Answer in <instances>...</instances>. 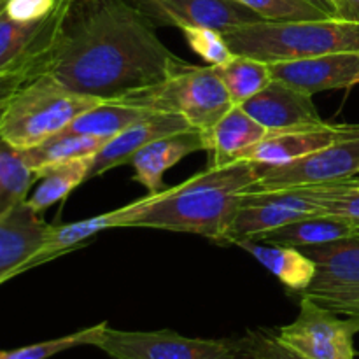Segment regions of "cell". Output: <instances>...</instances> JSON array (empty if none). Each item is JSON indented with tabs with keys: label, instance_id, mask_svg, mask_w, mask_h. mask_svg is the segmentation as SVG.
Returning a JSON list of instances; mask_svg holds the SVG:
<instances>
[{
	"label": "cell",
	"instance_id": "1",
	"mask_svg": "<svg viewBox=\"0 0 359 359\" xmlns=\"http://www.w3.org/2000/svg\"><path fill=\"white\" fill-rule=\"evenodd\" d=\"M189 65L161 42L140 6L128 0H70L42 72L76 93L118 102Z\"/></svg>",
	"mask_w": 359,
	"mask_h": 359
},
{
	"label": "cell",
	"instance_id": "2",
	"mask_svg": "<svg viewBox=\"0 0 359 359\" xmlns=\"http://www.w3.org/2000/svg\"><path fill=\"white\" fill-rule=\"evenodd\" d=\"M259 174L262 167L248 160L209 167L175 188L116 209L114 228H153L223 242Z\"/></svg>",
	"mask_w": 359,
	"mask_h": 359
},
{
	"label": "cell",
	"instance_id": "3",
	"mask_svg": "<svg viewBox=\"0 0 359 359\" xmlns=\"http://www.w3.org/2000/svg\"><path fill=\"white\" fill-rule=\"evenodd\" d=\"M235 55L265 63L294 62L340 51H359V23L323 18L305 21H259L223 32Z\"/></svg>",
	"mask_w": 359,
	"mask_h": 359
},
{
	"label": "cell",
	"instance_id": "4",
	"mask_svg": "<svg viewBox=\"0 0 359 359\" xmlns=\"http://www.w3.org/2000/svg\"><path fill=\"white\" fill-rule=\"evenodd\" d=\"M102 100L76 93L41 72L16 91L0 114V140L23 151L63 132L74 119Z\"/></svg>",
	"mask_w": 359,
	"mask_h": 359
},
{
	"label": "cell",
	"instance_id": "5",
	"mask_svg": "<svg viewBox=\"0 0 359 359\" xmlns=\"http://www.w3.org/2000/svg\"><path fill=\"white\" fill-rule=\"evenodd\" d=\"M118 102L149 112L179 114L203 135L235 105L214 67L193 63L182 72L154 86L133 91Z\"/></svg>",
	"mask_w": 359,
	"mask_h": 359
},
{
	"label": "cell",
	"instance_id": "6",
	"mask_svg": "<svg viewBox=\"0 0 359 359\" xmlns=\"http://www.w3.org/2000/svg\"><path fill=\"white\" fill-rule=\"evenodd\" d=\"M302 251L314 262L312 283L300 297L340 316L359 318V237H346Z\"/></svg>",
	"mask_w": 359,
	"mask_h": 359
},
{
	"label": "cell",
	"instance_id": "7",
	"mask_svg": "<svg viewBox=\"0 0 359 359\" xmlns=\"http://www.w3.org/2000/svg\"><path fill=\"white\" fill-rule=\"evenodd\" d=\"M95 347L111 359H248L238 342L188 339L170 330L123 332L105 326Z\"/></svg>",
	"mask_w": 359,
	"mask_h": 359
},
{
	"label": "cell",
	"instance_id": "8",
	"mask_svg": "<svg viewBox=\"0 0 359 359\" xmlns=\"http://www.w3.org/2000/svg\"><path fill=\"white\" fill-rule=\"evenodd\" d=\"M339 316L302 297L297 319L279 328L276 337L304 359H356L354 337L359 333V318Z\"/></svg>",
	"mask_w": 359,
	"mask_h": 359
},
{
	"label": "cell",
	"instance_id": "9",
	"mask_svg": "<svg viewBox=\"0 0 359 359\" xmlns=\"http://www.w3.org/2000/svg\"><path fill=\"white\" fill-rule=\"evenodd\" d=\"M356 175H359V137L340 140L290 163L262 167L259 179L249 193L323 184V182L344 181Z\"/></svg>",
	"mask_w": 359,
	"mask_h": 359
},
{
	"label": "cell",
	"instance_id": "10",
	"mask_svg": "<svg viewBox=\"0 0 359 359\" xmlns=\"http://www.w3.org/2000/svg\"><path fill=\"white\" fill-rule=\"evenodd\" d=\"M153 21L170 27H207L221 34L263 21L237 0H142L139 4Z\"/></svg>",
	"mask_w": 359,
	"mask_h": 359
},
{
	"label": "cell",
	"instance_id": "11",
	"mask_svg": "<svg viewBox=\"0 0 359 359\" xmlns=\"http://www.w3.org/2000/svg\"><path fill=\"white\" fill-rule=\"evenodd\" d=\"M359 137V123H321L305 128L270 132L258 146L252 147L244 160L262 167L290 163L321 151L340 140Z\"/></svg>",
	"mask_w": 359,
	"mask_h": 359
},
{
	"label": "cell",
	"instance_id": "12",
	"mask_svg": "<svg viewBox=\"0 0 359 359\" xmlns=\"http://www.w3.org/2000/svg\"><path fill=\"white\" fill-rule=\"evenodd\" d=\"M241 107L269 132H286L325 123L311 93L277 79L270 81Z\"/></svg>",
	"mask_w": 359,
	"mask_h": 359
},
{
	"label": "cell",
	"instance_id": "13",
	"mask_svg": "<svg viewBox=\"0 0 359 359\" xmlns=\"http://www.w3.org/2000/svg\"><path fill=\"white\" fill-rule=\"evenodd\" d=\"M272 77L314 95L359 84V51H340L316 58L270 63Z\"/></svg>",
	"mask_w": 359,
	"mask_h": 359
},
{
	"label": "cell",
	"instance_id": "14",
	"mask_svg": "<svg viewBox=\"0 0 359 359\" xmlns=\"http://www.w3.org/2000/svg\"><path fill=\"white\" fill-rule=\"evenodd\" d=\"M65 4L41 21H16L0 9V70L34 69L42 72V62L55 39Z\"/></svg>",
	"mask_w": 359,
	"mask_h": 359
},
{
	"label": "cell",
	"instance_id": "15",
	"mask_svg": "<svg viewBox=\"0 0 359 359\" xmlns=\"http://www.w3.org/2000/svg\"><path fill=\"white\" fill-rule=\"evenodd\" d=\"M188 130L193 128L182 116L170 114V112H151L149 116L130 125L104 144V147L91 158L88 179L98 177L119 165L128 163L133 154L161 137L188 132Z\"/></svg>",
	"mask_w": 359,
	"mask_h": 359
},
{
	"label": "cell",
	"instance_id": "16",
	"mask_svg": "<svg viewBox=\"0 0 359 359\" xmlns=\"http://www.w3.org/2000/svg\"><path fill=\"white\" fill-rule=\"evenodd\" d=\"M49 226L27 202L0 217V284L28 270Z\"/></svg>",
	"mask_w": 359,
	"mask_h": 359
},
{
	"label": "cell",
	"instance_id": "17",
	"mask_svg": "<svg viewBox=\"0 0 359 359\" xmlns=\"http://www.w3.org/2000/svg\"><path fill=\"white\" fill-rule=\"evenodd\" d=\"M198 151H207L205 137L198 130H188L147 144L133 154L128 165L133 168V179L153 195L163 191V175L168 168Z\"/></svg>",
	"mask_w": 359,
	"mask_h": 359
},
{
	"label": "cell",
	"instance_id": "18",
	"mask_svg": "<svg viewBox=\"0 0 359 359\" xmlns=\"http://www.w3.org/2000/svg\"><path fill=\"white\" fill-rule=\"evenodd\" d=\"M269 133V130L251 118L241 105H233L216 126L203 135L207 151L210 153L209 167H226L244 160L245 154Z\"/></svg>",
	"mask_w": 359,
	"mask_h": 359
},
{
	"label": "cell",
	"instance_id": "19",
	"mask_svg": "<svg viewBox=\"0 0 359 359\" xmlns=\"http://www.w3.org/2000/svg\"><path fill=\"white\" fill-rule=\"evenodd\" d=\"M233 245L249 252L293 293L302 294L312 283L316 272L314 262L302 249L259 241H238Z\"/></svg>",
	"mask_w": 359,
	"mask_h": 359
},
{
	"label": "cell",
	"instance_id": "20",
	"mask_svg": "<svg viewBox=\"0 0 359 359\" xmlns=\"http://www.w3.org/2000/svg\"><path fill=\"white\" fill-rule=\"evenodd\" d=\"M346 237H356V224L332 214H311L262 235L258 241L304 249Z\"/></svg>",
	"mask_w": 359,
	"mask_h": 359
},
{
	"label": "cell",
	"instance_id": "21",
	"mask_svg": "<svg viewBox=\"0 0 359 359\" xmlns=\"http://www.w3.org/2000/svg\"><path fill=\"white\" fill-rule=\"evenodd\" d=\"M91 158L93 156L76 158L39 170L37 179H41V182L32 195H28L27 205L41 214L53 203L67 198L77 186L88 181Z\"/></svg>",
	"mask_w": 359,
	"mask_h": 359
},
{
	"label": "cell",
	"instance_id": "22",
	"mask_svg": "<svg viewBox=\"0 0 359 359\" xmlns=\"http://www.w3.org/2000/svg\"><path fill=\"white\" fill-rule=\"evenodd\" d=\"M149 114V111L133 107V105L119 104V102H102L77 116L60 133H76V135H90L109 140Z\"/></svg>",
	"mask_w": 359,
	"mask_h": 359
},
{
	"label": "cell",
	"instance_id": "23",
	"mask_svg": "<svg viewBox=\"0 0 359 359\" xmlns=\"http://www.w3.org/2000/svg\"><path fill=\"white\" fill-rule=\"evenodd\" d=\"M114 210H111V212L88 217V219L83 221H76V223L55 224V226L51 224L44 242H42L41 249H39L37 255L32 258V262L28 263V270L34 269V266L37 265H42V263L51 262L53 258H58V256L65 255V252L72 251V249L76 248V245H79L81 242L95 237V235L100 233V231L114 228Z\"/></svg>",
	"mask_w": 359,
	"mask_h": 359
},
{
	"label": "cell",
	"instance_id": "24",
	"mask_svg": "<svg viewBox=\"0 0 359 359\" xmlns=\"http://www.w3.org/2000/svg\"><path fill=\"white\" fill-rule=\"evenodd\" d=\"M107 142L105 139L90 135H76V133H56L51 139L37 144L34 147L21 151L25 161L30 165L37 174L49 165L62 163V161L76 160V158L95 156Z\"/></svg>",
	"mask_w": 359,
	"mask_h": 359
},
{
	"label": "cell",
	"instance_id": "25",
	"mask_svg": "<svg viewBox=\"0 0 359 359\" xmlns=\"http://www.w3.org/2000/svg\"><path fill=\"white\" fill-rule=\"evenodd\" d=\"M35 181L37 174L25 161L21 151L0 140V217L27 202Z\"/></svg>",
	"mask_w": 359,
	"mask_h": 359
},
{
	"label": "cell",
	"instance_id": "26",
	"mask_svg": "<svg viewBox=\"0 0 359 359\" xmlns=\"http://www.w3.org/2000/svg\"><path fill=\"white\" fill-rule=\"evenodd\" d=\"M235 105L244 104L273 79L270 63L245 55H233L230 62L214 67Z\"/></svg>",
	"mask_w": 359,
	"mask_h": 359
},
{
	"label": "cell",
	"instance_id": "27",
	"mask_svg": "<svg viewBox=\"0 0 359 359\" xmlns=\"http://www.w3.org/2000/svg\"><path fill=\"white\" fill-rule=\"evenodd\" d=\"M107 323H100L91 328L79 330L72 335L60 337L55 340H46V342L34 344V346L20 347L14 351H0V359H48L55 354L63 353V351L74 349L81 346H97L104 333Z\"/></svg>",
	"mask_w": 359,
	"mask_h": 359
},
{
	"label": "cell",
	"instance_id": "28",
	"mask_svg": "<svg viewBox=\"0 0 359 359\" xmlns=\"http://www.w3.org/2000/svg\"><path fill=\"white\" fill-rule=\"evenodd\" d=\"M255 11L263 21H305L333 18L309 0H237Z\"/></svg>",
	"mask_w": 359,
	"mask_h": 359
},
{
	"label": "cell",
	"instance_id": "29",
	"mask_svg": "<svg viewBox=\"0 0 359 359\" xmlns=\"http://www.w3.org/2000/svg\"><path fill=\"white\" fill-rule=\"evenodd\" d=\"M179 30L182 32L189 48L202 56L207 65H223L233 58L235 53L219 30L207 27H181Z\"/></svg>",
	"mask_w": 359,
	"mask_h": 359
},
{
	"label": "cell",
	"instance_id": "30",
	"mask_svg": "<svg viewBox=\"0 0 359 359\" xmlns=\"http://www.w3.org/2000/svg\"><path fill=\"white\" fill-rule=\"evenodd\" d=\"M238 344L248 359H304L284 347L269 332H249Z\"/></svg>",
	"mask_w": 359,
	"mask_h": 359
},
{
	"label": "cell",
	"instance_id": "31",
	"mask_svg": "<svg viewBox=\"0 0 359 359\" xmlns=\"http://www.w3.org/2000/svg\"><path fill=\"white\" fill-rule=\"evenodd\" d=\"M62 6L60 0H6L4 11L16 21H41L51 16Z\"/></svg>",
	"mask_w": 359,
	"mask_h": 359
},
{
	"label": "cell",
	"instance_id": "32",
	"mask_svg": "<svg viewBox=\"0 0 359 359\" xmlns=\"http://www.w3.org/2000/svg\"><path fill=\"white\" fill-rule=\"evenodd\" d=\"M321 214H332V216L344 217L358 226L359 224V175L354 177V182L344 195L332 200L323 209Z\"/></svg>",
	"mask_w": 359,
	"mask_h": 359
},
{
	"label": "cell",
	"instance_id": "33",
	"mask_svg": "<svg viewBox=\"0 0 359 359\" xmlns=\"http://www.w3.org/2000/svg\"><path fill=\"white\" fill-rule=\"evenodd\" d=\"M37 70L34 69H18V70H0V114L9 104L11 98L16 95V91L23 86L27 81L37 76Z\"/></svg>",
	"mask_w": 359,
	"mask_h": 359
},
{
	"label": "cell",
	"instance_id": "34",
	"mask_svg": "<svg viewBox=\"0 0 359 359\" xmlns=\"http://www.w3.org/2000/svg\"><path fill=\"white\" fill-rule=\"evenodd\" d=\"M335 18L359 23V0H337Z\"/></svg>",
	"mask_w": 359,
	"mask_h": 359
},
{
	"label": "cell",
	"instance_id": "35",
	"mask_svg": "<svg viewBox=\"0 0 359 359\" xmlns=\"http://www.w3.org/2000/svg\"><path fill=\"white\" fill-rule=\"evenodd\" d=\"M311 4H314L316 7L323 9L325 13H328L330 16L335 18V9H337V0H309Z\"/></svg>",
	"mask_w": 359,
	"mask_h": 359
},
{
	"label": "cell",
	"instance_id": "36",
	"mask_svg": "<svg viewBox=\"0 0 359 359\" xmlns=\"http://www.w3.org/2000/svg\"><path fill=\"white\" fill-rule=\"evenodd\" d=\"M70 0H60V4H69Z\"/></svg>",
	"mask_w": 359,
	"mask_h": 359
},
{
	"label": "cell",
	"instance_id": "37",
	"mask_svg": "<svg viewBox=\"0 0 359 359\" xmlns=\"http://www.w3.org/2000/svg\"><path fill=\"white\" fill-rule=\"evenodd\" d=\"M356 237H359V224L356 226Z\"/></svg>",
	"mask_w": 359,
	"mask_h": 359
},
{
	"label": "cell",
	"instance_id": "38",
	"mask_svg": "<svg viewBox=\"0 0 359 359\" xmlns=\"http://www.w3.org/2000/svg\"><path fill=\"white\" fill-rule=\"evenodd\" d=\"M4 2H6V0H0V9H2V6H4Z\"/></svg>",
	"mask_w": 359,
	"mask_h": 359
}]
</instances>
